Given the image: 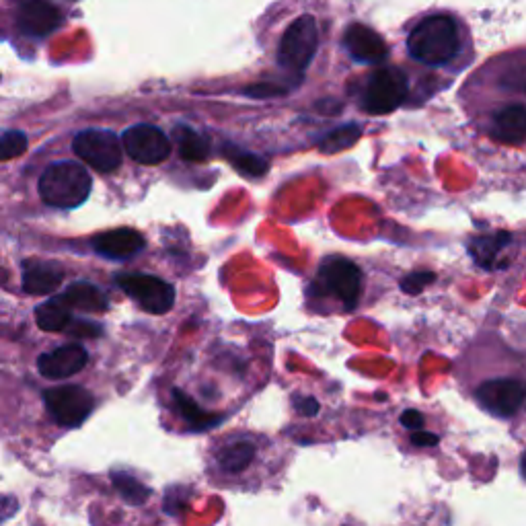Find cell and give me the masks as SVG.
I'll return each mask as SVG.
<instances>
[{
  "instance_id": "cell-23",
  "label": "cell",
  "mask_w": 526,
  "mask_h": 526,
  "mask_svg": "<svg viewBox=\"0 0 526 526\" xmlns=\"http://www.w3.org/2000/svg\"><path fill=\"white\" fill-rule=\"evenodd\" d=\"M111 479H114L116 490L120 492V496H122L128 504L142 506V504L150 498V492L146 490V487H144L134 475H130V473L114 471V473H111Z\"/></svg>"
},
{
  "instance_id": "cell-1",
  "label": "cell",
  "mask_w": 526,
  "mask_h": 526,
  "mask_svg": "<svg viewBox=\"0 0 526 526\" xmlns=\"http://www.w3.org/2000/svg\"><path fill=\"white\" fill-rule=\"evenodd\" d=\"M272 442L253 432H231L216 438L208 450L210 481L235 490H251V479L266 473Z\"/></svg>"
},
{
  "instance_id": "cell-28",
  "label": "cell",
  "mask_w": 526,
  "mask_h": 526,
  "mask_svg": "<svg viewBox=\"0 0 526 526\" xmlns=\"http://www.w3.org/2000/svg\"><path fill=\"white\" fill-rule=\"evenodd\" d=\"M294 407L298 409V413H303V416H309V418L317 416L319 409H321V405L315 397H300V395L294 397Z\"/></svg>"
},
{
  "instance_id": "cell-25",
  "label": "cell",
  "mask_w": 526,
  "mask_h": 526,
  "mask_svg": "<svg viewBox=\"0 0 526 526\" xmlns=\"http://www.w3.org/2000/svg\"><path fill=\"white\" fill-rule=\"evenodd\" d=\"M227 159L235 165L237 171H241L243 175H249V177H261V175H266V171L270 169L266 159L245 153V150H239L235 146L227 148Z\"/></svg>"
},
{
  "instance_id": "cell-12",
  "label": "cell",
  "mask_w": 526,
  "mask_h": 526,
  "mask_svg": "<svg viewBox=\"0 0 526 526\" xmlns=\"http://www.w3.org/2000/svg\"><path fill=\"white\" fill-rule=\"evenodd\" d=\"M89 362V354L83 346L79 344H68L62 346L54 352L44 354L40 360H37V368L44 374L46 379H68L74 377V374L81 372Z\"/></svg>"
},
{
  "instance_id": "cell-7",
  "label": "cell",
  "mask_w": 526,
  "mask_h": 526,
  "mask_svg": "<svg viewBox=\"0 0 526 526\" xmlns=\"http://www.w3.org/2000/svg\"><path fill=\"white\" fill-rule=\"evenodd\" d=\"M319 284L329 296L340 300L350 311L358 305L362 294V272L350 259L331 257L323 263L319 272Z\"/></svg>"
},
{
  "instance_id": "cell-18",
  "label": "cell",
  "mask_w": 526,
  "mask_h": 526,
  "mask_svg": "<svg viewBox=\"0 0 526 526\" xmlns=\"http://www.w3.org/2000/svg\"><path fill=\"white\" fill-rule=\"evenodd\" d=\"M64 280L62 270L56 266V263H29L23 274V288L29 294H50L54 292Z\"/></svg>"
},
{
  "instance_id": "cell-17",
  "label": "cell",
  "mask_w": 526,
  "mask_h": 526,
  "mask_svg": "<svg viewBox=\"0 0 526 526\" xmlns=\"http://www.w3.org/2000/svg\"><path fill=\"white\" fill-rule=\"evenodd\" d=\"M510 245H512L510 233H494V235L473 239L469 251H471L477 266H481L485 270H498V268H506L500 257L504 255V251Z\"/></svg>"
},
{
  "instance_id": "cell-32",
  "label": "cell",
  "mask_w": 526,
  "mask_h": 526,
  "mask_svg": "<svg viewBox=\"0 0 526 526\" xmlns=\"http://www.w3.org/2000/svg\"><path fill=\"white\" fill-rule=\"evenodd\" d=\"M19 504L13 496H0V520H5L17 512Z\"/></svg>"
},
{
  "instance_id": "cell-21",
  "label": "cell",
  "mask_w": 526,
  "mask_h": 526,
  "mask_svg": "<svg viewBox=\"0 0 526 526\" xmlns=\"http://www.w3.org/2000/svg\"><path fill=\"white\" fill-rule=\"evenodd\" d=\"M175 140L179 144V155L181 159L190 161V163H198V161H206L208 155H210V144L208 140L198 134L196 130L187 128V126H181V128H175Z\"/></svg>"
},
{
  "instance_id": "cell-11",
  "label": "cell",
  "mask_w": 526,
  "mask_h": 526,
  "mask_svg": "<svg viewBox=\"0 0 526 526\" xmlns=\"http://www.w3.org/2000/svg\"><path fill=\"white\" fill-rule=\"evenodd\" d=\"M126 153L140 165H159L171 155V140L163 130L150 124H138L126 130L124 138Z\"/></svg>"
},
{
  "instance_id": "cell-3",
  "label": "cell",
  "mask_w": 526,
  "mask_h": 526,
  "mask_svg": "<svg viewBox=\"0 0 526 526\" xmlns=\"http://www.w3.org/2000/svg\"><path fill=\"white\" fill-rule=\"evenodd\" d=\"M91 175L79 163L62 161L50 165L40 179V194L48 206L77 208L91 194Z\"/></svg>"
},
{
  "instance_id": "cell-33",
  "label": "cell",
  "mask_w": 526,
  "mask_h": 526,
  "mask_svg": "<svg viewBox=\"0 0 526 526\" xmlns=\"http://www.w3.org/2000/svg\"><path fill=\"white\" fill-rule=\"evenodd\" d=\"M247 93L253 97H270V95L282 93V89L276 85H255V87H249Z\"/></svg>"
},
{
  "instance_id": "cell-6",
  "label": "cell",
  "mask_w": 526,
  "mask_h": 526,
  "mask_svg": "<svg viewBox=\"0 0 526 526\" xmlns=\"http://www.w3.org/2000/svg\"><path fill=\"white\" fill-rule=\"evenodd\" d=\"M407 97V79L399 68L387 66L370 77L364 91V109L372 116H385L395 111Z\"/></svg>"
},
{
  "instance_id": "cell-14",
  "label": "cell",
  "mask_w": 526,
  "mask_h": 526,
  "mask_svg": "<svg viewBox=\"0 0 526 526\" xmlns=\"http://www.w3.org/2000/svg\"><path fill=\"white\" fill-rule=\"evenodd\" d=\"M17 21L25 33L33 37H44L58 29V25L62 23V15L48 0H29V3L19 9Z\"/></svg>"
},
{
  "instance_id": "cell-30",
  "label": "cell",
  "mask_w": 526,
  "mask_h": 526,
  "mask_svg": "<svg viewBox=\"0 0 526 526\" xmlns=\"http://www.w3.org/2000/svg\"><path fill=\"white\" fill-rule=\"evenodd\" d=\"M438 442H440V438L432 432H422V430L411 432V444L413 446H436Z\"/></svg>"
},
{
  "instance_id": "cell-24",
  "label": "cell",
  "mask_w": 526,
  "mask_h": 526,
  "mask_svg": "<svg viewBox=\"0 0 526 526\" xmlns=\"http://www.w3.org/2000/svg\"><path fill=\"white\" fill-rule=\"evenodd\" d=\"M362 136V128L356 124H348L333 130L329 136H325V140L321 142L319 150L325 155H335V153H342V150L350 148L352 144H356V140Z\"/></svg>"
},
{
  "instance_id": "cell-5",
  "label": "cell",
  "mask_w": 526,
  "mask_h": 526,
  "mask_svg": "<svg viewBox=\"0 0 526 526\" xmlns=\"http://www.w3.org/2000/svg\"><path fill=\"white\" fill-rule=\"evenodd\" d=\"M477 405L500 420L518 416L524 405L526 387L518 377H494L479 383L473 391Z\"/></svg>"
},
{
  "instance_id": "cell-26",
  "label": "cell",
  "mask_w": 526,
  "mask_h": 526,
  "mask_svg": "<svg viewBox=\"0 0 526 526\" xmlns=\"http://www.w3.org/2000/svg\"><path fill=\"white\" fill-rule=\"evenodd\" d=\"M27 150V136L21 132H9L0 136V161H11L21 157Z\"/></svg>"
},
{
  "instance_id": "cell-16",
  "label": "cell",
  "mask_w": 526,
  "mask_h": 526,
  "mask_svg": "<svg viewBox=\"0 0 526 526\" xmlns=\"http://www.w3.org/2000/svg\"><path fill=\"white\" fill-rule=\"evenodd\" d=\"M144 237L138 231L132 229H116V231H107L95 237L93 247L97 253L111 257V259H126L134 257L144 249Z\"/></svg>"
},
{
  "instance_id": "cell-2",
  "label": "cell",
  "mask_w": 526,
  "mask_h": 526,
  "mask_svg": "<svg viewBox=\"0 0 526 526\" xmlns=\"http://www.w3.org/2000/svg\"><path fill=\"white\" fill-rule=\"evenodd\" d=\"M461 48L459 25L448 15L424 19L407 37V52L428 66H442L453 60Z\"/></svg>"
},
{
  "instance_id": "cell-29",
  "label": "cell",
  "mask_w": 526,
  "mask_h": 526,
  "mask_svg": "<svg viewBox=\"0 0 526 526\" xmlns=\"http://www.w3.org/2000/svg\"><path fill=\"white\" fill-rule=\"evenodd\" d=\"M401 426L407 428V430L416 432V430H420V428L424 426V416H422L420 411H416V409H407V411L403 413V416H401Z\"/></svg>"
},
{
  "instance_id": "cell-31",
  "label": "cell",
  "mask_w": 526,
  "mask_h": 526,
  "mask_svg": "<svg viewBox=\"0 0 526 526\" xmlns=\"http://www.w3.org/2000/svg\"><path fill=\"white\" fill-rule=\"evenodd\" d=\"M68 329V327H66ZM70 333L72 335H79V337H97L101 333V329L97 325H91V323H74L70 327Z\"/></svg>"
},
{
  "instance_id": "cell-20",
  "label": "cell",
  "mask_w": 526,
  "mask_h": 526,
  "mask_svg": "<svg viewBox=\"0 0 526 526\" xmlns=\"http://www.w3.org/2000/svg\"><path fill=\"white\" fill-rule=\"evenodd\" d=\"M173 405H175L177 413L181 416V420L190 428H194V430H206V428H210L214 424H220L218 420H214V416H210L208 411L200 409L196 399L187 397L185 393H181L177 389L173 391Z\"/></svg>"
},
{
  "instance_id": "cell-10",
  "label": "cell",
  "mask_w": 526,
  "mask_h": 526,
  "mask_svg": "<svg viewBox=\"0 0 526 526\" xmlns=\"http://www.w3.org/2000/svg\"><path fill=\"white\" fill-rule=\"evenodd\" d=\"M118 284L130 298L136 300L142 311L150 315H165L173 309L175 290L169 282L161 278L146 276V274H132V276L118 278Z\"/></svg>"
},
{
  "instance_id": "cell-15",
  "label": "cell",
  "mask_w": 526,
  "mask_h": 526,
  "mask_svg": "<svg viewBox=\"0 0 526 526\" xmlns=\"http://www.w3.org/2000/svg\"><path fill=\"white\" fill-rule=\"evenodd\" d=\"M490 136L502 144H522L526 136V107L512 103L494 114Z\"/></svg>"
},
{
  "instance_id": "cell-22",
  "label": "cell",
  "mask_w": 526,
  "mask_h": 526,
  "mask_svg": "<svg viewBox=\"0 0 526 526\" xmlns=\"http://www.w3.org/2000/svg\"><path fill=\"white\" fill-rule=\"evenodd\" d=\"M35 321L44 331H64L72 319H70V309L58 296L35 309Z\"/></svg>"
},
{
  "instance_id": "cell-4",
  "label": "cell",
  "mask_w": 526,
  "mask_h": 526,
  "mask_svg": "<svg viewBox=\"0 0 526 526\" xmlns=\"http://www.w3.org/2000/svg\"><path fill=\"white\" fill-rule=\"evenodd\" d=\"M319 46L317 21L311 15L298 17L282 35L278 62L290 72H305L313 62Z\"/></svg>"
},
{
  "instance_id": "cell-13",
  "label": "cell",
  "mask_w": 526,
  "mask_h": 526,
  "mask_svg": "<svg viewBox=\"0 0 526 526\" xmlns=\"http://www.w3.org/2000/svg\"><path fill=\"white\" fill-rule=\"evenodd\" d=\"M344 46L348 54L358 62H381L387 58V44L383 37L366 25L354 23L344 35Z\"/></svg>"
},
{
  "instance_id": "cell-8",
  "label": "cell",
  "mask_w": 526,
  "mask_h": 526,
  "mask_svg": "<svg viewBox=\"0 0 526 526\" xmlns=\"http://www.w3.org/2000/svg\"><path fill=\"white\" fill-rule=\"evenodd\" d=\"M74 153L99 173H111L122 165L120 138L107 130H85L72 142Z\"/></svg>"
},
{
  "instance_id": "cell-27",
  "label": "cell",
  "mask_w": 526,
  "mask_h": 526,
  "mask_svg": "<svg viewBox=\"0 0 526 526\" xmlns=\"http://www.w3.org/2000/svg\"><path fill=\"white\" fill-rule=\"evenodd\" d=\"M432 282H434V274L432 272H413V274H409L407 278L401 280V288H403L405 294H420Z\"/></svg>"
},
{
  "instance_id": "cell-9",
  "label": "cell",
  "mask_w": 526,
  "mask_h": 526,
  "mask_svg": "<svg viewBox=\"0 0 526 526\" xmlns=\"http://www.w3.org/2000/svg\"><path fill=\"white\" fill-rule=\"evenodd\" d=\"M46 407L56 424L64 428L81 426L95 407L93 395L77 385H66L46 391Z\"/></svg>"
},
{
  "instance_id": "cell-19",
  "label": "cell",
  "mask_w": 526,
  "mask_h": 526,
  "mask_svg": "<svg viewBox=\"0 0 526 526\" xmlns=\"http://www.w3.org/2000/svg\"><path fill=\"white\" fill-rule=\"evenodd\" d=\"M60 298L68 309H79L85 313H103L107 309L105 294L97 286L87 282L72 284Z\"/></svg>"
}]
</instances>
